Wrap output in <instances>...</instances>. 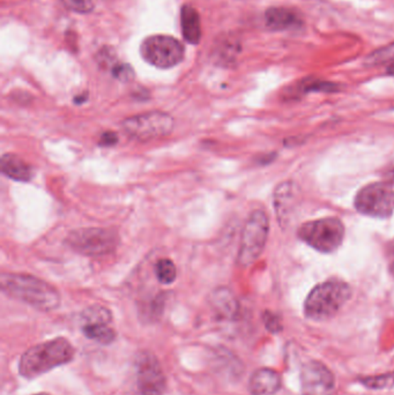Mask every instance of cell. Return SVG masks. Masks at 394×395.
Masks as SVG:
<instances>
[{
    "mask_svg": "<svg viewBox=\"0 0 394 395\" xmlns=\"http://www.w3.org/2000/svg\"><path fill=\"white\" fill-rule=\"evenodd\" d=\"M270 232V221L264 210L252 212L243 228L239 245L237 263L242 267H248L261 256Z\"/></svg>",
    "mask_w": 394,
    "mask_h": 395,
    "instance_id": "obj_6",
    "label": "cell"
},
{
    "mask_svg": "<svg viewBox=\"0 0 394 395\" xmlns=\"http://www.w3.org/2000/svg\"><path fill=\"white\" fill-rule=\"evenodd\" d=\"M366 65H382L385 63H394V43L388 44L386 47L379 48L370 53L364 60Z\"/></svg>",
    "mask_w": 394,
    "mask_h": 395,
    "instance_id": "obj_20",
    "label": "cell"
},
{
    "mask_svg": "<svg viewBox=\"0 0 394 395\" xmlns=\"http://www.w3.org/2000/svg\"><path fill=\"white\" fill-rule=\"evenodd\" d=\"M60 1L67 10L79 14H88L93 12L99 3V0H60Z\"/></svg>",
    "mask_w": 394,
    "mask_h": 395,
    "instance_id": "obj_22",
    "label": "cell"
},
{
    "mask_svg": "<svg viewBox=\"0 0 394 395\" xmlns=\"http://www.w3.org/2000/svg\"><path fill=\"white\" fill-rule=\"evenodd\" d=\"M34 395H50V394H47V393H38V394H34Z\"/></svg>",
    "mask_w": 394,
    "mask_h": 395,
    "instance_id": "obj_30",
    "label": "cell"
},
{
    "mask_svg": "<svg viewBox=\"0 0 394 395\" xmlns=\"http://www.w3.org/2000/svg\"><path fill=\"white\" fill-rule=\"evenodd\" d=\"M65 242L77 254L97 258L114 252L119 241L111 229L81 228L70 232Z\"/></svg>",
    "mask_w": 394,
    "mask_h": 395,
    "instance_id": "obj_7",
    "label": "cell"
},
{
    "mask_svg": "<svg viewBox=\"0 0 394 395\" xmlns=\"http://www.w3.org/2000/svg\"><path fill=\"white\" fill-rule=\"evenodd\" d=\"M302 90L303 93H309V92H323V93H332L338 90V86L333 82H327V81L322 80H307L303 81L300 85V90Z\"/></svg>",
    "mask_w": 394,
    "mask_h": 395,
    "instance_id": "obj_23",
    "label": "cell"
},
{
    "mask_svg": "<svg viewBox=\"0 0 394 395\" xmlns=\"http://www.w3.org/2000/svg\"><path fill=\"white\" fill-rule=\"evenodd\" d=\"M136 376L140 395H163L167 379L161 364L154 354L141 352L136 358Z\"/></svg>",
    "mask_w": 394,
    "mask_h": 395,
    "instance_id": "obj_10",
    "label": "cell"
},
{
    "mask_svg": "<svg viewBox=\"0 0 394 395\" xmlns=\"http://www.w3.org/2000/svg\"><path fill=\"white\" fill-rule=\"evenodd\" d=\"M180 28L187 43L197 44L202 40V22L198 11L189 4L180 10Z\"/></svg>",
    "mask_w": 394,
    "mask_h": 395,
    "instance_id": "obj_18",
    "label": "cell"
},
{
    "mask_svg": "<svg viewBox=\"0 0 394 395\" xmlns=\"http://www.w3.org/2000/svg\"><path fill=\"white\" fill-rule=\"evenodd\" d=\"M155 275L158 281L162 284L174 283L177 278V269L175 266L174 261L168 258L158 259L155 264Z\"/></svg>",
    "mask_w": 394,
    "mask_h": 395,
    "instance_id": "obj_19",
    "label": "cell"
},
{
    "mask_svg": "<svg viewBox=\"0 0 394 395\" xmlns=\"http://www.w3.org/2000/svg\"><path fill=\"white\" fill-rule=\"evenodd\" d=\"M355 208L366 217L386 219L394 212V191L388 183H373L357 192Z\"/></svg>",
    "mask_w": 394,
    "mask_h": 395,
    "instance_id": "obj_9",
    "label": "cell"
},
{
    "mask_svg": "<svg viewBox=\"0 0 394 395\" xmlns=\"http://www.w3.org/2000/svg\"><path fill=\"white\" fill-rule=\"evenodd\" d=\"M265 23L275 31H292L302 26V16L289 7H270L265 13Z\"/></svg>",
    "mask_w": 394,
    "mask_h": 395,
    "instance_id": "obj_15",
    "label": "cell"
},
{
    "mask_svg": "<svg viewBox=\"0 0 394 395\" xmlns=\"http://www.w3.org/2000/svg\"><path fill=\"white\" fill-rule=\"evenodd\" d=\"M140 53L151 65L167 70L183 62L185 50L177 38L168 35H153L141 43Z\"/></svg>",
    "mask_w": 394,
    "mask_h": 395,
    "instance_id": "obj_8",
    "label": "cell"
},
{
    "mask_svg": "<svg viewBox=\"0 0 394 395\" xmlns=\"http://www.w3.org/2000/svg\"><path fill=\"white\" fill-rule=\"evenodd\" d=\"M0 289L7 296L26 303L38 311H53L62 303L60 291L53 284L34 275L1 273Z\"/></svg>",
    "mask_w": 394,
    "mask_h": 395,
    "instance_id": "obj_1",
    "label": "cell"
},
{
    "mask_svg": "<svg viewBox=\"0 0 394 395\" xmlns=\"http://www.w3.org/2000/svg\"><path fill=\"white\" fill-rule=\"evenodd\" d=\"M111 312L106 308L90 306L82 313V333L95 342L110 345L116 339V330L111 326Z\"/></svg>",
    "mask_w": 394,
    "mask_h": 395,
    "instance_id": "obj_11",
    "label": "cell"
},
{
    "mask_svg": "<svg viewBox=\"0 0 394 395\" xmlns=\"http://www.w3.org/2000/svg\"><path fill=\"white\" fill-rule=\"evenodd\" d=\"M297 188L292 182H283L274 192V208L276 219L281 228H285L292 219L297 204Z\"/></svg>",
    "mask_w": 394,
    "mask_h": 395,
    "instance_id": "obj_13",
    "label": "cell"
},
{
    "mask_svg": "<svg viewBox=\"0 0 394 395\" xmlns=\"http://www.w3.org/2000/svg\"><path fill=\"white\" fill-rule=\"evenodd\" d=\"M298 237L322 254H332L341 247L345 226L336 217H324L302 224Z\"/></svg>",
    "mask_w": 394,
    "mask_h": 395,
    "instance_id": "obj_4",
    "label": "cell"
},
{
    "mask_svg": "<svg viewBox=\"0 0 394 395\" xmlns=\"http://www.w3.org/2000/svg\"><path fill=\"white\" fill-rule=\"evenodd\" d=\"M388 75H394V63H391L388 67Z\"/></svg>",
    "mask_w": 394,
    "mask_h": 395,
    "instance_id": "obj_29",
    "label": "cell"
},
{
    "mask_svg": "<svg viewBox=\"0 0 394 395\" xmlns=\"http://www.w3.org/2000/svg\"><path fill=\"white\" fill-rule=\"evenodd\" d=\"M119 142V136L115 132H104L101 136L99 139V145L110 147V146H115Z\"/></svg>",
    "mask_w": 394,
    "mask_h": 395,
    "instance_id": "obj_27",
    "label": "cell"
},
{
    "mask_svg": "<svg viewBox=\"0 0 394 395\" xmlns=\"http://www.w3.org/2000/svg\"><path fill=\"white\" fill-rule=\"evenodd\" d=\"M248 387L252 395H274L281 389V377L272 369H258L250 378Z\"/></svg>",
    "mask_w": 394,
    "mask_h": 395,
    "instance_id": "obj_16",
    "label": "cell"
},
{
    "mask_svg": "<svg viewBox=\"0 0 394 395\" xmlns=\"http://www.w3.org/2000/svg\"><path fill=\"white\" fill-rule=\"evenodd\" d=\"M75 354V348L65 337L45 341L22 354L19 374L27 379L38 378L56 367L67 364L73 359Z\"/></svg>",
    "mask_w": 394,
    "mask_h": 395,
    "instance_id": "obj_2",
    "label": "cell"
},
{
    "mask_svg": "<svg viewBox=\"0 0 394 395\" xmlns=\"http://www.w3.org/2000/svg\"><path fill=\"white\" fill-rule=\"evenodd\" d=\"M385 256H386V261H388V271L392 278H394V239L388 242L385 249Z\"/></svg>",
    "mask_w": 394,
    "mask_h": 395,
    "instance_id": "obj_26",
    "label": "cell"
},
{
    "mask_svg": "<svg viewBox=\"0 0 394 395\" xmlns=\"http://www.w3.org/2000/svg\"><path fill=\"white\" fill-rule=\"evenodd\" d=\"M209 305L222 320H235L239 315V303L229 288H217L212 291Z\"/></svg>",
    "mask_w": 394,
    "mask_h": 395,
    "instance_id": "obj_14",
    "label": "cell"
},
{
    "mask_svg": "<svg viewBox=\"0 0 394 395\" xmlns=\"http://www.w3.org/2000/svg\"><path fill=\"white\" fill-rule=\"evenodd\" d=\"M361 383L371 389H391L394 386V374H385L381 376L366 377L361 379Z\"/></svg>",
    "mask_w": 394,
    "mask_h": 395,
    "instance_id": "obj_21",
    "label": "cell"
},
{
    "mask_svg": "<svg viewBox=\"0 0 394 395\" xmlns=\"http://www.w3.org/2000/svg\"><path fill=\"white\" fill-rule=\"evenodd\" d=\"M263 319H264L265 326H266L267 330H270V333H279L283 330L281 320L278 315H274L272 312H265Z\"/></svg>",
    "mask_w": 394,
    "mask_h": 395,
    "instance_id": "obj_25",
    "label": "cell"
},
{
    "mask_svg": "<svg viewBox=\"0 0 394 395\" xmlns=\"http://www.w3.org/2000/svg\"><path fill=\"white\" fill-rule=\"evenodd\" d=\"M301 387L303 395H331L335 387L334 376L323 363L307 362L302 367Z\"/></svg>",
    "mask_w": 394,
    "mask_h": 395,
    "instance_id": "obj_12",
    "label": "cell"
},
{
    "mask_svg": "<svg viewBox=\"0 0 394 395\" xmlns=\"http://www.w3.org/2000/svg\"><path fill=\"white\" fill-rule=\"evenodd\" d=\"M385 178H386V180H388L390 184H392V183L394 184V161L391 164H390V167L386 169Z\"/></svg>",
    "mask_w": 394,
    "mask_h": 395,
    "instance_id": "obj_28",
    "label": "cell"
},
{
    "mask_svg": "<svg viewBox=\"0 0 394 395\" xmlns=\"http://www.w3.org/2000/svg\"><path fill=\"white\" fill-rule=\"evenodd\" d=\"M112 75L117 80L123 81V82H128L134 77L133 68L131 67L128 64L121 63V64H115L111 68Z\"/></svg>",
    "mask_w": 394,
    "mask_h": 395,
    "instance_id": "obj_24",
    "label": "cell"
},
{
    "mask_svg": "<svg viewBox=\"0 0 394 395\" xmlns=\"http://www.w3.org/2000/svg\"><path fill=\"white\" fill-rule=\"evenodd\" d=\"M121 129L128 138L136 141H153L170 136L175 129V119L167 112H143L124 119L121 121Z\"/></svg>",
    "mask_w": 394,
    "mask_h": 395,
    "instance_id": "obj_5",
    "label": "cell"
},
{
    "mask_svg": "<svg viewBox=\"0 0 394 395\" xmlns=\"http://www.w3.org/2000/svg\"><path fill=\"white\" fill-rule=\"evenodd\" d=\"M351 288L341 280H329L314 287L305 303V315L314 321L333 318L351 300Z\"/></svg>",
    "mask_w": 394,
    "mask_h": 395,
    "instance_id": "obj_3",
    "label": "cell"
},
{
    "mask_svg": "<svg viewBox=\"0 0 394 395\" xmlns=\"http://www.w3.org/2000/svg\"><path fill=\"white\" fill-rule=\"evenodd\" d=\"M0 168L4 176L16 182H31L35 171L31 164L22 160L18 155L4 154L0 160Z\"/></svg>",
    "mask_w": 394,
    "mask_h": 395,
    "instance_id": "obj_17",
    "label": "cell"
}]
</instances>
